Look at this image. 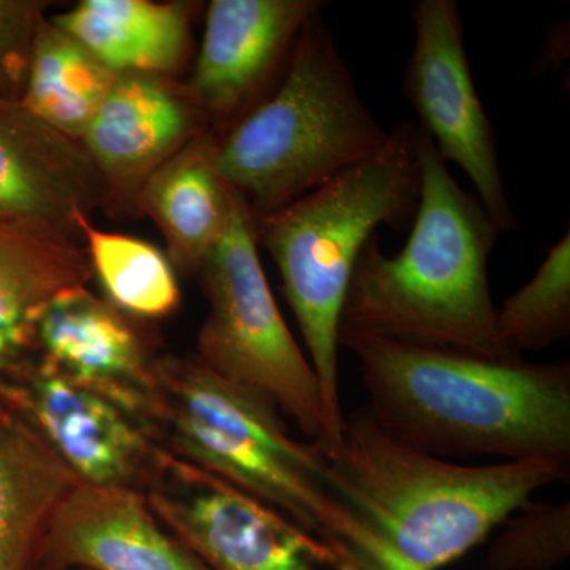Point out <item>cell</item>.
Instances as JSON below:
<instances>
[{
  "instance_id": "cell-1",
  "label": "cell",
  "mask_w": 570,
  "mask_h": 570,
  "mask_svg": "<svg viewBox=\"0 0 570 570\" xmlns=\"http://www.w3.org/2000/svg\"><path fill=\"white\" fill-rule=\"evenodd\" d=\"M344 521L341 562L356 570H439L478 547L532 494L570 472L538 461L463 466L409 448L366 407L344 417L324 456Z\"/></svg>"
},
{
  "instance_id": "cell-2",
  "label": "cell",
  "mask_w": 570,
  "mask_h": 570,
  "mask_svg": "<svg viewBox=\"0 0 570 570\" xmlns=\"http://www.w3.org/2000/svg\"><path fill=\"white\" fill-rule=\"evenodd\" d=\"M337 346L358 360L367 414L409 448L570 472L569 360L489 358L373 336H337Z\"/></svg>"
},
{
  "instance_id": "cell-3",
  "label": "cell",
  "mask_w": 570,
  "mask_h": 570,
  "mask_svg": "<svg viewBox=\"0 0 570 570\" xmlns=\"http://www.w3.org/2000/svg\"><path fill=\"white\" fill-rule=\"evenodd\" d=\"M420 200L406 245L385 255L367 239L352 273L337 336H373L489 358L521 356L498 330L490 255L498 225L419 129Z\"/></svg>"
},
{
  "instance_id": "cell-4",
  "label": "cell",
  "mask_w": 570,
  "mask_h": 570,
  "mask_svg": "<svg viewBox=\"0 0 570 570\" xmlns=\"http://www.w3.org/2000/svg\"><path fill=\"white\" fill-rule=\"evenodd\" d=\"M417 137L415 124H397L370 159L254 219L257 245L279 269L321 387L324 430L313 445L322 456L333 452L343 430L337 326L348 283L377 227L411 230L420 200Z\"/></svg>"
},
{
  "instance_id": "cell-5",
  "label": "cell",
  "mask_w": 570,
  "mask_h": 570,
  "mask_svg": "<svg viewBox=\"0 0 570 570\" xmlns=\"http://www.w3.org/2000/svg\"><path fill=\"white\" fill-rule=\"evenodd\" d=\"M389 138L321 13L299 33L275 91L219 138L214 168L258 219L370 159Z\"/></svg>"
},
{
  "instance_id": "cell-6",
  "label": "cell",
  "mask_w": 570,
  "mask_h": 570,
  "mask_svg": "<svg viewBox=\"0 0 570 570\" xmlns=\"http://www.w3.org/2000/svg\"><path fill=\"white\" fill-rule=\"evenodd\" d=\"M149 426L171 455L283 513L340 558L344 521L330 494L324 456L295 441L264 397L195 356H160Z\"/></svg>"
},
{
  "instance_id": "cell-7",
  "label": "cell",
  "mask_w": 570,
  "mask_h": 570,
  "mask_svg": "<svg viewBox=\"0 0 570 570\" xmlns=\"http://www.w3.org/2000/svg\"><path fill=\"white\" fill-rule=\"evenodd\" d=\"M198 273L208 314L195 358L264 397L318 441L324 417L317 376L281 316L258 257L254 216L236 193L227 227Z\"/></svg>"
},
{
  "instance_id": "cell-8",
  "label": "cell",
  "mask_w": 570,
  "mask_h": 570,
  "mask_svg": "<svg viewBox=\"0 0 570 570\" xmlns=\"http://www.w3.org/2000/svg\"><path fill=\"white\" fill-rule=\"evenodd\" d=\"M142 497L165 530L209 570H337L343 564L283 513L167 450Z\"/></svg>"
},
{
  "instance_id": "cell-9",
  "label": "cell",
  "mask_w": 570,
  "mask_h": 570,
  "mask_svg": "<svg viewBox=\"0 0 570 570\" xmlns=\"http://www.w3.org/2000/svg\"><path fill=\"white\" fill-rule=\"evenodd\" d=\"M415 40L403 75V94L417 112L419 129L445 163L459 165L499 230H519L509 204L497 135L469 66L456 0H419L412 9Z\"/></svg>"
},
{
  "instance_id": "cell-10",
  "label": "cell",
  "mask_w": 570,
  "mask_h": 570,
  "mask_svg": "<svg viewBox=\"0 0 570 570\" xmlns=\"http://www.w3.org/2000/svg\"><path fill=\"white\" fill-rule=\"evenodd\" d=\"M0 395L31 420L81 483L145 494L165 449L132 412L40 358L0 381Z\"/></svg>"
},
{
  "instance_id": "cell-11",
  "label": "cell",
  "mask_w": 570,
  "mask_h": 570,
  "mask_svg": "<svg viewBox=\"0 0 570 570\" xmlns=\"http://www.w3.org/2000/svg\"><path fill=\"white\" fill-rule=\"evenodd\" d=\"M325 6L322 0H213L184 91L227 134L275 91L299 33Z\"/></svg>"
},
{
  "instance_id": "cell-12",
  "label": "cell",
  "mask_w": 570,
  "mask_h": 570,
  "mask_svg": "<svg viewBox=\"0 0 570 570\" xmlns=\"http://www.w3.org/2000/svg\"><path fill=\"white\" fill-rule=\"evenodd\" d=\"M104 184L80 141L0 96V224L82 243ZM85 245V243H82Z\"/></svg>"
},
{
  "instance_id": "cell-13",
  "label": "cell",
  "mask_w": 570,
  "mask_h": 570,
  "mask_svg": "<svg viewBox=\"0 0 570 570\" xmlns=\"http://www.w3.org/2000/svg\"><path fill=\"white\" fill-rule=\"evenodd\" d=\"M37 352L45 365L110 397L149 426L160 356L108 299L88 287L56 298L37 326Z\"/></svg>"
},
{
  "instance_id": "cell-14",
  "label": "cell",
  "mask_w": 570,
  "mask_h": 570,
  "mask_svg": "<svg viewBox=\"0 0 570 570\" xmlns=\"http://www.w3.org/2000/svg\"><path fill=\"white\" fill-rule=\"evenodd\" d=\"M45 570H209L170 534L141 493L80 483L40 551Z\"/></svg>"
},
{
  "instance_id": "cell-15",
  "label": "cell",
  "mask_w": 570,
  "mask_h": 570,
  "mask_svg": "<svg viewBox=\"0 0 570 570\" xmlns=\"http://www.w3.org/2000/svg\"><path fill=\"white\" fill-rule=\"evenodd\" d=\"M205 112L160 75L118 73L81 146L105 186L135 193L183 146L205 132Z\"/></svg>"
},
{
  "instance_id": "cell-16",
  "label": "cell",
  "mask_w": 570,
  "mask_h": 570,
  "mask_svg": "<svg viewBox=\"0 0 570 570\" xmlns=\"http://www.w3.org/2000/svg\"><path fill=\"white\" fill-rule=\"evenodd\" d=\"M92 266L82 243L0 225V381L33 362L37 326L59 296L88 287Z\"/></svg>"
},
{
  "instance_id": "cell-17",
  "label": "cell",
  "mask_w": 570,
  "mask_h": 570,
  "mask_svg": "<svg viewBox=\"0 0 570 570\" xmlns=\"http://www.w3.org/2000/svg\"><path fill=\"white\" fill-rule=\"evenodd\" d=\"M31 420L0 395V570H37L62 502L80 485Z\"/></svg>"
},
{
  "instance_id": "cell-18",
  "label": "cell",
  "mask_w": 570,
  "mask_h": 570,
  "mask_svg": "<svg viewBox=\"0 0 570 570\" xmlns=\"http://www.w3.org/2000/svg\"><path fill=\"white\" fill-rule=\"evenodd\" d=\"M219 137L202 132L142 183L137 198L167 242L171 265L200 272L219 242L235 193L214 168Z\"/></svg>"
},
{
  "instance_id": "cell-19",
  "label": "cell",
  "mask_w": 570,
  "mask_h": 570,
  "mask_svg": "<svg viewBox=\"0 0 570 570\" xmlns=\"http://www.w3.org/2000/svg\"><path fill=\"white\" fill-rule=\"evenodd\" d=\"M112 73L167 77L189 48V7L149 0H82L50 20Z\"/></svg>"
},
{
  "instance_id": "cell-20",
  "label": "cell",
  "mask_w": 570,
  "mask_h": 570,
  "mask_svg": "<svg viewBox=\"0 0 570 570\" xmlns=\"http://www.w3.org/2000/svg\"><path fill=\"white\" fill-rule=\"evenodd\" d=\"M116 75L80 41L43 20L33 39L21 102L52 129L80 141Z\"/></svg>"
},
{
  "instance_id": "cell-21",
  "label": "cell",
  "mask_w": 570,
  "mask_h": 570,
  "mask_svg": "<svg viewBox=\"0 0 570 570\" xmlns=\"http://www.w3.org/2000/svg\"><path fill=\"white\" fill-rule=\"evenodd\" d=\"M81 234L92 275L99 277L108 302L132 317L174 313L181 294L170 258L141 239L99 230L91 220L82 223Z\"/></svg>"
},
{
  "instance_id": "cell-22",
  "label": "cell",
  "mask_w": 570,
  "mask_h": 570,
  "mask_svg": "<svg viewBox=\"0 0 570 570\" xmlns=\"http://www.w3.org/2000/svg\"><path fill=\"white\" fill-rule=\"evenodd\" d=\"M510 351H543L570 336V230L549 247L535 275L498 309Z\"/></svg>"
},
{
  "instance_id": "cell-23",
  "label": "cell",
  "mask_w": 570,
  "mask_h": 570,
  "mask_svg": "<svg viewBox=\"0 0 570 570\" xmlns=\"http://www.w3.org/2000/svg\"><path fill=\"white\" fill-rule=\"evenodd\" d=\"M491 546L489 570H550L570 554V504L528 502Z\"/></svg>"
},
{
  "instance_id": "cell-24",
  "label": "cell",
  "mask_w": 570,
  "mask_h": 570,
  "mask_svg": "<svg viewBox=\"0 0 570 570\" xmlns=\"http://www.w3.org/2000/svg\"><path fill=\"white\" fill-rule=\"evenodd\" d=\"M47 3L0 0V96L13 97L26 85L33 39Z\"/></svg>"
},
{
  "instance_id": "cell-25",
  "label": "cell",
  "mask_w": 570,
  "mask_h": 570,
  "mask_svg": "<svg viewBox=\"0 0 570 570\" xmlns=\"http://www.w3.org/2000/svg\"><path fill=\"white\" fill-rule=\"evenodd\" d=\"M337 570H356V569L351 568V566L341 564V568H340V569H337Z\"/></svg>"
},
{
  "instance_id": "cell-26",
  "label": "cell",
  "mask_w": 570,
  "mask_h": 570,
  "mask_svg": "<svg viewBox=\"0 0 570 570\" xmlns=\"http://www.w3.org/2000/svg\"><path fill=\"white\" fill-rule=\"evenodd\" d=\"M37 570H45V569H37Z\"/></svg>"
}]
</instances>
